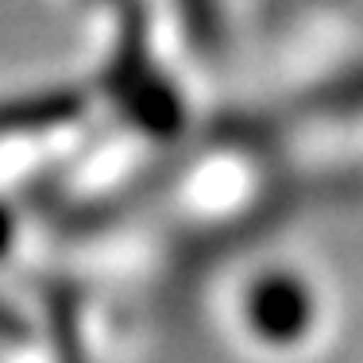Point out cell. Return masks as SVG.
Wrapping results in <instances>:
<instances>
[{"instance_id":"1","label":"cell","mask_w":363,"mask_h":363,"mask_svg":"<svg viewBox=\"0 0 363 363\" xmlns=\"http://www.w3.org/2000/svg\"><path fill=\"white\" fill-rule=\"evenodd\" d=\"M309 290L290 274H267L247 298V321L267 340H294L309 328Z\"/></svg>"}]
</instances>
